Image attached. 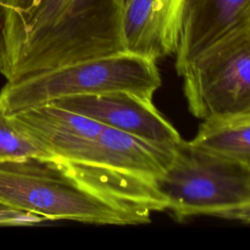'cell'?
Returning a JSON list of instances; mask_svg holds the SVG:
<instances>
[{
    "mask_svg": "<svg viewBox=\"0 0 250 250\" xmlns=\"http://www.w3.org/2000/svg\"><path fill=\"white\" fill-rule=\"evenodd\" d=\"M125 0H0V73L8 83L125 52Z\"/></svg>",
    "mask_w": 250,
    "mask_h": 250,
    "instance_id": "cell-1",
    "label": "cell"
},
{
    "mask_svg": "<svg viewBox=\"0 0 250 250\" xmlns=\"http://www.w3.org/2000/svg\"><path fill=\"white\" fill-rule=\"evenodd\" d=\"M176 146L104 126L97 138L62 162L83 187L146 224L151 213L168 209L159 181Z\"/></svg>",
    "mask_w": 250,
    "mask_h": 250,
    "instance_id": "cell-2",
    "label": "cell"
},
{
    "mask_svg": "<svg viewBox=\"0 0 250 250\" xmlns=\"http://www.w3.org/2000/svg\"><path fill=\"white\" fill-rule=\"evenodd\" d=\"M0 204L45 220L118 226L140 224L133 215L83 187L60 160L30 157L0 161Z\"/></svg>",
    "mask_w": 250,
    "mask_h": 250,
    "instance_id": "cell-3",
    "label": "cell"
},
{
    "mask_svg": "<svg viewBox=\"0 0 250 250\" xmlns=\"http://www.w3.org/2000/svg\"><path fill=\"white\" fill-rule=\"evenodd\" d=\"M177 219L212 216L250 223V170L182 141L159 181Z\"/></svg>",
    "mask_w": 250,
    "mask_h": 250,
    "instance_id": "cell-4",
    "label": "cell"
},
{
    "mask_svg": "<svg viewBox=\"0 0 250 250\" xmlns=\"http://www.w3.org/2000/svg\"><path fill=\"white\" fill-rule=\"evenodd\" d=\"M160 85L156 62L125 51L7 82L0 91V102L10 115L74 95L123 91L152 99Z\"/></svg>",
    "mask_w": 250,
    "mask_h": 250,
    "instance_id": "cell-5",
    "label": "cell"
},
{
    "mask_svg": "<svg viewBox=\"0 0 250 250\" xmlns=\"http://www.w3.org/2000/svg\"><path fill=\"white\" fill-rule=\"evenodd\" d=\"M180 75L195 117L205 121L250 114V22L202 51Z\"/></svg>",
    "mask_w": 250,
    "mask_h": 250,
    "instance_id": "cell-6",
    "label": "cell"
},
{
    "mask_svg": "<svg viewBox=\"0 0 250 250\" xmlns=\"http://www.w3.org/2000/svg\"><path fill=\"white\" fill-rule=\"evenodd\" d=\"M50 103L104 126L151 142L176 146L183 141L178 131L155 107L151 98L121 91L66 96Z\"/></svg>",
    "mask_w": 250,
    "mask_h": 250,
    "instance_id": "cell-7",
    "label": "cell"
},
{
    "mask_svg": "<svg viewBox=\"0 0 250 250\" xmlns=\"http://www.w3.org/2000/svg\"><path fill=\"white\" fill-rule=\"evenodd\" d=\"M186 0H125L124 50L156 62L176 54Z\"/></svg>",
    "mask_w": 250,
    "mask_h": 250,
    "instance_id": "cell-8",
    "label": "cell"
},
{
    "mask_svg": "<svg viewBox=\"0 0 250 250\" xmlns=\"http://www.w3.org/2000/svg\"><path fill=\"white\" fill-rule=\"evenodd\" d=\"M13 124L60 161L67 160L104 125L72 110L45 103L9 115Z\"/></svg>",
    "mask_w": 250,
    "mask_h": 250,
    "instance_id": "cell-9",
    "label": "cell"
},
{
    "mask_svg": "<svg viewBox=\"0 0 250 250\" xmlns=\"http://www.w3.org/2000/svg\"><path fill=\"white\" fill-rule=\"evenodd\" d=\"M250 22V0H186L176 52L178 73L231 30Z\"/></svg>",
    "mask_w": 250,
    "mask_h": 250,
    "instance_id": "cell-10",
    "label": "cell"
},
{
    "mask_svg": "<svg viewBox=\"0 0 250 250\" xmlns=\"http://www.w3.org/2000/svg\"><path fill=\"white\" fill-rule=\"evenodd\" d=\"M189 143L250 170V114L205 120Z\"/></svg>",
    "mask_w": 250,
    "mask_h": 250,
    "instance_id": "cell-11",
    "label": "cell"
},
{
    "mask_svg": "<svg viewBox=\"0 0 250 250\" xmlns=\"http://www.w3.org/2000/svg\"><path fill=\"white\" fill-rule=\"evenodd\" d=\"M30 157L58 160L13 124L0 102V161Z\"/></svg>",
    "mask_w": 250,
    "mask_h": 250,
    "instance_id": "cell-12",
    "label": "cell"
},
{
    "mask_svg": "<svg viewBox=\"0 0 250 250\" xmlns=\"http://www.w3.org/2000/svg\"><path fill=\"white\" fill-rule=\"evenodd\" d=\"M45 221L39 215L0 204V226H29Z\"/></svg>",
    "mask_w": 250,
    "mask_h": 250,
    "instance_id": "cell-13",
    "label": "cell"
}]
</instances>
